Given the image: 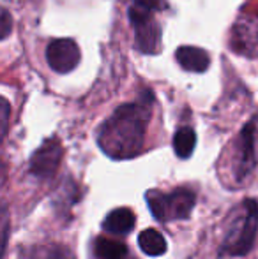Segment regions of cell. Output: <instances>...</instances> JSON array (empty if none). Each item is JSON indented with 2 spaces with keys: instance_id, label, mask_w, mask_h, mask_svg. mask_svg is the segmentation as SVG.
Returning <instances> with one entry per match:
<instances>
[{
  "instance_id": "9",
  "label": "cell",
  "mask_w": 258,
  "mask_h": 259,
  "mask_svg": "<svg viewBox=\"0 0 258 259\" xmlns=\"http://www.w3.org/2000/svg\"><path fill=\"white\" fill-rule=\"evenodd\" d=\"M175 58L182 69L190 72H203L210 64V58L207 52L196 46H180L175 53Z\"/></svg>"
},
{
  "instance_id": "13",
  "label": "cell",
  "mask_w": 258,
  "mask_h": 259,
  "mask_svg": "<svg viewBox=\"0 0 258 259\" xmlns=\"http://www.w3.org/2000/svg\"><path fill=\"white\" fill-rule=\"evenodd\" d=\"M196 147V134L191 127H180L173 136V150L180 159H188Z\"/></svg>"
},
{
  "instance_id": "3",
  "label": "cell",
  "mask_w": 258,
  "mask_h": 259,
  "mask_svg": "<svg viewBox=\"0 0 258 259\" xmlns=\"http://www.w3.org/2000/svg\"><path fill=\"white\" fill-rule=\"evenodd\" d=\"M145 199H147L152 215L159 222H168L190 217L196 203V194L188 187H177L172 192H161L152 189L145 194Z\"/></svg>"
},
{
  "instance_id": "8",
  "label": "cell",
  "mask_w": 258,
  "mask_h": 259,
  "mask_svg": "<svg viewBox=\"0 0 258 259\" xmlns=\"http://www.w3.org/2000/svg\"><path fill=\"white\" fill-rule=\"evenodd\" d=\"M134 222H136V217H134L133 210H129V208H115L104 217L103 229L106 233H110V235H128V233L133 231Z\"/></svg>"
},
{
  "instance_id": "17",
  "label": "cell",
  "mask_w": 258,
  "mask_h": 259,
  "mask_svg": "<svg viewBox=\"0 0 258 259\" xmlns=\"http://www.w3.org/2000/svg\"><path fill=\"white\" fill-rule=\"evenodd\" d=\"M7 116H9V103L6 99H2V129L4 134L7 131Z\"/></svg>"
},
{
  "instance_id": "5",
  "label": "cell",
  "mask_w": 258,
  "mask_h": 259,
  "mask_svg": "<svg viewBox=\"0 0 258 259\" xmlns=\"http://www.w3.org/2000/svg\"><path fill=\"white\" fill-rule=\"evenodd\" d=\"M129 21L134 28V41L138 52L154 55L161 50V28L152 16V11L141 9L138 6L129 7Z\"/></svg>"
},
{
  "instance_id": "7",
  "label": "cell",
  "mask_w": 258,
  "mask_h": 259,
  "mask_svg": "<svg viewBox=\"0 0 258 259\" xmlns=\"http://www.w3.org/2000/svg\"><path fill=\"white\" fill-rule=\"evenodd\" d=\"M80 48L72 39H57L52 41L46 48V60L48 65L59 74L71 72L80 64Z\"/></svg>"
},
{
  "instance_id": "18",
  "label": "cell",
  "mask_w": 258,
  "mask_h": 259,
  "mask_svg": "<svg viewBox=\"0 0 258 259\" xmlns=\"http://www.w3.org/2000/svg\"><path fill=\"white\" fill-rule=\"evenodd\" d=\"M126 259H128V257H126ZM129 259H134V257H129Z\"/></svg>"
},
{
  "instance_id": "15",
  "label": "cell",
  "mask_w": 258,
  "mask_h": 259,
  "mask_svg": "<svg viewBox=\"0 0 258 259\" xmlns=\"http://www.w3.org/2000/svg\"><path fill=\"white\" fill-rule=\"evenodd\" d=\"M134 6L147 11H161L166 7L165 0H134Z\"/></svg>"
},
{
  "instance_id": "4",
  "label": "cell",
  "mask_w": 258,
  "mask_h": 259,
  "mask_svg": "<svg viewBox=\"0 0 258 259\" xmlns=\"http://www.w3.org/2000/svg\"><path fill=\"white\" fill-rule=\"evenodd\" d=\"M258 166V125L255 120L248 123L241 131L235 143L234 159H232V171L237 182L248 178Z\"/></svg>"
},
{
  "instance_id": "12",
  "label": "cell",
  "mask_w": 258,
  "mask_h": 259,
  "mask_svg": "<svg viewBox=\"0 0 258 259\" xmlns=\"http://www.w3.org/2000/svg\"><path fill=\"white\" fill-rule=\"evenodd\" d=\"M138 245L147 256H161L166 252V240L156 229H145L138 236Z\"/></svg>"
},
{
  "instance_id": "10",
  "label": "cell",
  "mask_w": 258,
  "mask_h": 259,
  "mask_svg": "<svg viewBox=\"0 0 258 259\" xmlns=\"http://www.w3.org/2000/svg\"><path fill=\"white\" fill-rule=\"evenodd\" d=\"M234 48L244 55H258V23H239L234 30Z\"/></svg>"
},
{
  "instance_id": "6",
  "label": "cell",
  "mask_w": 258,
  "mask_h": 259,
  "mask_svg": "<svg viewBox=\"0 0 258 259\" xmlns=\"http://www.w3.org/2000/svg\"><path fill=\"white\" fill-rule=\"evenodd\" d=\"M62 155V143L57 138H50L30 157V173L38 178H52L59 169Z\"/></svg>"
},
{
  "instance_id": "16",
  "label": "cell",
  "mask_w": 258,
  "mask_h": 259,
  "mask_svg": "<svg viewBox=\"0 0 258 259\" xmlns=\"http://www.w3.org/2000/svg\"><path fill=\"white\" fill-rule=\"evenodd\" d=\"M0 30H2V39H6L11 34V27H13V21H11V14L7 9L0 11Z\"/></svg>"
},
{
  "instance_id": "2",
  "label": "cell",
  "mask_w": 258,
  "mask_h": 259,
  "mask_svg": "<svg viewBox=\"0 0 258 259\" xmlns=\"http://www.w3.org/2000/svg\"><path fill=\"white\" fill-rule=\"evenodd\" d=\"M258 233V201L244 199L227 215V229L221 240V256H246L253 249Z\"/></svg>"
},
{
  "instance_id": "1",
  "label": "cell",
  "mask_w": 258,
  "mask_h": 259,
  "mask_svg": "<svg viewBox=\"0 0 258 259\" xmlns=\"http://www.w3.org/2000/svg\"><path fill=\"white\" fill-rule=\"evenodd\" d=\"M152 113V96L145 92L143 97L129 104H122L114 115L99 127L97 145L112 159H133L141 152Z\"/></svg>"
},
{
  "instance_id": "11",
  "label": "cell",
  "mask_w": 258,
  "mask_h": 259,
  "mask_svg": "<svg viewBox=\"0 0 258 259\" xmlns=\"http://www.w3.org/2000/svg\"><path fill=\"white\" fill-rule=\"evenodd\" d=\"M94 254L97 259H126L128 257V247L119 240L99 236L94 242Z\"/></svg>"
},
{
  "instance_id": "14",
  "label": "cell",
  "mask_w": 258,
  "mask_h": 259,
  "mask_svg": "<svg viewBox=\"0 0 258 259\" xmlns=\"http://www.w3.org/2000/svg\"><path fill=\"white\" fill-rule=\"evenodd\" d=\"M27 259H71V254L62 245H38L28 252Z\"/></svg>"
}]
</instances>
